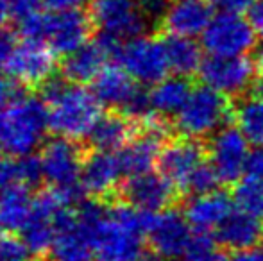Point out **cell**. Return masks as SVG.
<instances>
[{
	"instance_id": "1",
	"label": "cell",
	"mask_w": 263,
	"mask_h": 261,
	"mask_svg": "<svg viewBox=\"0 0 263 261\" xmlns=\"http://www.w3.org/2000/svg\"><path fill=\"white\" fill-rule=\"evenodd\" d=\"M76 213L90 234L97 261H142L151 213L131 204L109 208L95 200L79 204Z\"/></svg>"
},
{
	"instance_id": "2",
	"label": "cell",
	"mask_w": 263,
	"mask_h": 261,
	"mask_svg": "<svg viewBox=\"0 0 263 261\" xmlns=\"http://www.w3.org/2000/svg\"><path fill=\"white\" fill-rule=\"evenodd\" d=\"M49 129L68 139L88 138L102 116V104L93 90L73 81H49L45 84Z\"/></svg>"
},
{
	"instance_id": "3",
	"label": "cell",
	"mask_w": 263,
	"mask_h": 261,
	"mask_svg": "<svg viewBox=\"0 0 263 261\" xmlns=\"http://www.w3.org/2000/svg\"><path fill=\"white\" fill-rule=\"evenodd\" d=\"M49 131L45 101L18 95L0 109V152L13 157L31 156L42 147Z\"/></svg>"
},
{
	"instance_id": "4",
	"label": "cell",
	"mask_w": 263,
	"mask_h": 261,
	"mask_svg": "<svg viewBox=\"0 0 263 261\" xmlns=\"http://www.w3.org/2000/svg\"><path fill=\"white\" fill-rule=\"evenodd\" d=\"M233 109L228 95L202 84L192 90L186 104L176 115V129L188 138H208L233 118Z\"/></svg>"
},
{
	"instance_id": "5",
	"label": "cell",
	"mask_w": 263,
	"mask_h": 261,
	"mask_svg": "<svg viewBox=\"0 0 263 261\" xmlns=\"http://www.w3.org/2000/svg\"><path fill=\"white\" fill-rule=\"evenodd\" d=\"M102 106L113 108L127 115L129 118L145 122L156 115L151 106L149 93L136 86L135 79L125 72L124 66L106 65L104 70L93 79V88Z\"/></svg>"
},
{
	"instance_id": "6",
	"label": "cell",
	"mask_w": 263,
	"mask_h": 261,
	"mask_svg": "<svg viewBox=\"0 0 263 261\" xmlns=\"http://www.w3.org/2000/svg\"><path fill=\"white\" fill-rule=\"evenodd\" d=\"M6 75L16 84L40 86L47 84L55 70V50L45 39L22 38L11 43L0 61Z\"/></svg>"
},
{
	"instance_id": "7",
	"label": "cell",
	"mask_w": 263,
	"mask_h": 261,
	"mask_svg": "<svg viewBox=\"0 0 263 261\" xmlns=\"http://www.w3.org/2000/svg\"><path fill=\"white\" fill-rule=\"evenodd\" d=\"M38 157L43 181L49 183L50 188L79 195L84 157L76 139L55 136L42 147Z\"/></svg>"
},
{
	"instance_id": "8",
	"label": "cell",
	"mask_w": 263,
	"mask_h": 261,
	"mask_svg": "<svg viewBox=\"0 0 263 261\" xmlns=\"http://www.w3.org/2000/svg\"><path fill=\"white\" fill-rule=\"evenodd\" d=\"M117 57L125 72L140 84H156L170 70L165 42L153 36H135L118 47Z\"/></svg>"
},
{
	"instance_id": "9",
	"label": "cell",
	"mask_w": 263,
	"mask_h": 261,
	"mask_svg": "<svg viewBox=\"0 0 263 261\" xmlns=\"http://www.w3.org/2000/svg\"><path fill=\"white\" fill-rule=\"evenodd\" d=\"M88 14L101 36L118 43L143 34L149 22L140 0H90Z\"/></svg>"
},
{
	"instance_id": "10",
	"label": "cell",
	"mask_w": 263,
	"mask_h": 261,
	"mask_svg": "<svg viewBox=\"0 0 263 261\" xmlns=\"http://www.w3.org/2000/svg\"><path fill=\"white\" fill-rule=\"evenodd\" d=\"M251 20L235 13H218L202 32V47L211 56H246L256 45Z\"/></svg>"
},
{
	"instance_id": "11",
	"label": "cell",
	"mask_w": 263,
	"mask_h": 261,
	"mask_svg": "<svg viewBox=\"0 0 263 261\" xmlns=\"http://www.w3.org/2000/svg\"><path fill=\"white\" fill-rule=\"evenodd\" d=\"M256 63L247 56H211L202 59L199 77L202 84L228 95L240 97L247 93L254 83Z\"/></svg>"
},
{
	"instance_id": "12",
	"label": "cell",
	"mask_w": 263,
	"mask_h": 261,
	"mask_svg": "<svg viewBox=\"0 0 263 261\" xmlns=\"http://www.w3.org/2000/svg\"><path fill=\"white\" fill-rule=\"evenodd\" d=\"M143 129L136 138H131L125 147L118 150L124 174L136 175L151 172L158 163L161 149L165 147L166 126L159 115H153L142 122Z\"/></svg>"
},
{
	"instance_id": "13",
	"label": "cell",
	"mask_w": 263,
	"mask_h": 261,
	"mask_svg": "<svg viewBox=\"0 0 263 261\" xmlns=\"http://www.w3.org/2000/svg\"><path fill=\"white\" fill-rule=\"evenodd\" d=\"M249 139L238 127L224 126L210 136L208 156L222 183H236L249 156Z\"/></svg>"
},
{
	"instance_id": "14",
	"label": "cell",
	"mask_w": 263,
	"mask_h": 261,
	"mask_svg": "<svg viewBox=\"0 0 263 261\" xmlns=\"http://www.w3.org/2000/svg\"><path fill=\"white\" fill-rule=\"evenodd\" d=\"M192 234L194 231L190 222L181 213L174 209L151 213L147 238H149L151 249L166 261L183 259Z\"/></svg>"
},
{
	"instance_id": "15",
	"label": "cell",
	"mask_w": 263,
	"mask_h": 261,
	"mask_svg": "<svg viewBox=\"0 0 263 261\" xmlns=\"http://www.w3.org/2000/svg\"><path fill=\"white\" fill-rule=\"evenodd\" d=\"M91 25L90 14L79 9V6L52 9V13H47L43 39L52 47L55 54L68 56L88 42Z\"/></svg>"
},
{
	"instance_id": "16",
	"label": "cell",
	"mask_w": 263,
	"mask_h": 261,
	"mask_svg": "<svg viewBox=\"0 0 263 261\" xmlns=\"http://www.w3.org/2000/svg\"><path fill=\"white\" fill-rule=\"evenodd\" d=\"M204 145L197 138H177L161 149L158 159L159 172L176 185L179 192H186V185L194 172L204 163Z\"/></svg>"
},
{
	"instance_id": "17",
	"label": "cell",
	"mask_w": 263,
	"mask_h": 261,
	"mask_svg": "<svg viewBox=\"0 0 263 261\" xmlns=\"http://www.w3.org/2000/svg\"><path fill=\"white\" fill-rule=\"evenodd\" d=\"M122 195L125 202L147 213H158L168 209L176 200L179 190L170 179L159 172H143V174L129 175L127 181L122 185Z\"/></svg>"
},
{
	"instance_id": "18",
	"label": "cell",
	"mask_w": 263,
	"mask_h": 261,
	"mask_svg": "<svg viewBox=\"0 0 263 261\" xmlns=\"http://www.w3.org/2000/svg\"><path fill=\"white\" fill-rule=\"evenodd\" d=\"M52 261H90L93 258L91 238L77 218L76 209L66 208L58 216V231L50 245Z\"/></svg>"
},
{
	"instance_id": "19",
	"label": "cell",
	"mask_w": 263,
	"mask_h": 261,
	"mask_svg": "<svg viewBox=\"0 0 263 261\" xmlns=\"http://www.w3.org/2000/svg\"><path fill=\"white\" fill-rule=\"evenodd\" d=\"M122 175L125 174L118 154L95 149L84 157L81 188L91 197H107L120 186Z\"/></svg>"
},
{
	"instance_id": "20",
	"label": "cell",
	"mask_w": 263,
	"mask_h": 261,
	"mask_svg": "<svg viewBox=\"0 0 263 261\" xmlns=\"http://www.w3.org/2000/svg\"><path fill=\"white\" fill-rule=\"evenodd\" d=\"M120 43L106 36H99L97 42H86L83 47L70 52L63 63V73L73 83H93V79L104 70L109 54H117Z\"/></svg>"
},
{
	"instance_id": "21",
	"label": "cell",
	"mask_w": 263,
	"mask_h": 261,
	"mask_svg": "<svg viewBox=\"0 0 263 261\" xmlns=\"http://www.w3.org/2000/svg\"><path fill=\"white\" fill-rule=\"evenodd\" d=\"M211 13L213 9L206 0H176L170 4L161 25L168 34L194 38L208 27Z\"/></svg>"
},
{
	"instance_id": "22",
	"label": "cell",
	"mask_w": 263,
	"mask_h": 261,
	"mask_svg": "<svg viewBox=\"0 0 263 261\" xmlns=\"http://www.w3.org/2000/svg\"><path fill=\"white\" fill-rule=\"evenodd\" d=\"M233 202L235 200H231V197L218 190L199 193L184 206V216L197 231L218 229V226L233 213Z\"/></svg>"
},
{
	"instance_id": "23",
	"label": "cell",
	"mask_w": 263,
	"mask_h": 261,
	"mask_svg": "<svg viewBox=\"0 0 263 261\" xmlns=\"http://www.w3.org/2000/svg\"><path fill=\"white\" fill-rule=\"evenodd\" d=\"M263 240V220L246 211H233L217 229V242L231 251L256 247Z\"/></svg>"
},
{
	"instance_id": "24",
	"label": "cell",
	"mask_w": 263,
	"mask_h": 261,
	"mask_svg": "<svg viewBox=\"0 0 263 261\" xmlns=\"http://www.w3.org/2000/svg\"><path fill=\"white\" fill-rule=\"evenodd\" d=\"M133 134H135L133 118H129L124 113H109L99 118L88 139L95 149L115 152L127 145Z\"/></svg>"
},
{
	"instance_id": "25",
	"label": "cell",
	"mask_w": 263,
	"mask_h": 261,
	"mask_svg": "<svg viewBox=\"0 0 263 261\" xmlns=\"http://www.w3.org/2000/svg\"><path fill=\"white\" fill-rule=\"evenodd\" d=\"M34 198L29 186L16 183L0 192V227L6 231H20L32 213Z\"/></svg>"
},
{
	"instance_id": "26",
	"label": "cell",
	"mask_w": 263,
	"mask_h": 261,
	"mask_svg": "<svg viewBox=\"0 0 263 261\" xmlns=\"http://www.w3.org/2000/svg\"><path fill=\"white\" fill-rule=\"evenodd\" d=\"M190 93L192 86L184 75L165 77L154 84L153 91L149 93L151 106L159 116L177 115L181 108L186 104Z\"/></svg>"
},
{
	"instance_id": "27",
	"label": "cell",
	"mask_w": 263,
	"mask_h": 261,
	"mask_svg": "<svg viewBox=\"0 0 263 261\" xmlns=\"http://www.w3.org/2000/svg\"><path fill=\"white\" fill-rule=\"evenodd\" d=\"M163 42H165L170 70L176 75L188 77L192 73L199 72L202 65V54L201 47L194 39L188 38V36L168 34Z\"/></svg>"
},
{
	"instance_id": "28",
	"label": "cell",
	"mask_w": 263,
	"mask_h": 261,
	"mask_svg": "<svg viewBox=\"0 0 263 261\" xmlns=\"http://www.w3.org/2000/svg\"><path fill=\"white\" fill-rule=\"evenodd\" d=\"M233 118L249 143L263 147V95L243 97L233 109Z\"/></svg>"
},
{
	"instance_id": "29",
	"label": "cell",
	"mask_w": 263,
	"mask_h": 261,
	"mask_svg": "<svg viewBox=\"0 0 263 261\" xmlns=\"http://www.w3.org/2000/svg\"><path fill=\"white\" fill-rule=\"evenodd\" d=\"M233 200L242 211L263 220V179L243 177L233 190Z\"/></svg>"
},
{
	"instance_id": "30",
	"label": "cell",
	"mask_w": 263,
	"mask_h": 261,
	"mask_svg": "<svg viewBox=\"0 0 263 261\" xmlns=\"http://www.w3.org/2000/svg\"><path fill=\"white\" fill-rule=\"evenodd\" d=\"M217 236H211L210 231H194L188 247L184 251V261H206L215 254V245H217Z\"/></svg>"
},
{
	"instance_id": "31",
	"label": "cell",
	"mask_w": 263,
	"mask_h": 261,
	"mask_svg": "<svg viewBox=\"0 0 263 261\" xmlns=\"http://www.w3.org/2000/svg\"><path fill=\"white\" fill-rule=\"evenodd\" d=\"M220 177H218L217 170L211 167V163H202L197 170L194 172V175L190 177L186 185V192L194 193V195H199V193H208L213 192V190L218 188L220 185Z\"/></svg>"
},
{
	"instance_id": "32",
	"label": "cell",
	"mask_w": 263,
	"mask_h": 261,
	"mask_svg": "<svg viewBox=\"0 0 263 261\" xmlns=\"http://www.w3.org/2000/svg\"><path fill=\"white\" fill-rule=\"evenodd\" d=\"M29 247L22 236L4 234L0 236V261H25L29 259Z\"/></svg>"
},
{
	"instance_id": "33",
	"label": "cell",
	"mask_w": 263,
	"mask_h": 261,
	"mask_svg": "<svg viewBox=\"0 0 263 261\" xmlns=\"http://www.w3.org/2000/svg\"><path fill=\"white\" fill-rule=\"evenodd\" d=\"M43 179L42 174V165H40V157L24 156L18 157V181L25 186H34Z\"/></svg>"
},
{
	"instance_id": "34",
	"label": "cell",
	"mask_w": 263,
	"mask_h": 261,
	"mask_svg": "<svg viewBox=\"0 0 263 261\" xmlns=\"http://www.w3.org/2000/svg\"><path fill=\"white\" fill-rule=\"evenodd\" d=\"M16 183H20L18 181V161L13 159V156L0 152V192Z\"/></svg>"
},
{
	"instance_id": "35",
	"label": "cell",
	"mask_w": 263,
	"mask_h": 261,
	"mask_svg": "<svg viewBox=\"0 0 263 261\" xmlns=\"http://www.w3.org/2000/svg\"><path fill=\"white\" fill-rule=\"evenodd\" d=\"M40 13H43V0H14L13 18L16 24Z\"/></svg>"
},
{
	"instance_id": "36",
	"label": "cell",
	"mask_w": 263,
	"mask_h": 261,
	"mask_svg": "<svg viewBox=\"0 0 263 261\" xmlns=\"http://www.w3.org/2000/svg\"><path fill=\"white\" fill-rule=\"evenodd\" d=\"M210 7L217 13H235L240 14L243 11H249L256 0H206Z\"/></svg>"
},
{
	"instance_id": "37",
	"label": "cell",
	"mask_w": 263,
	"mask_h": 261,
	"mask_svg": "<svg viewBox=\"0 0 263 261\" xmlns=\"http://www.w3.org/2000/svg\"><path fill=\"white\" fill-rule=\"evenodd\" d=\"M170 0H140V6L149 22H161L170 7Z\"/></svg>"
},
{
	"instance_id": "38",
	"label": "cell",
	"mask_w": 263,
	"mask_h": 261,
	"mask_svg": "<svg viewBox=\"0 0 263 261\" xmlns=\"http://www.w3.org/2000/svg\"><path fill=\"white\" fill-rule=\"evenodd\" d=\"M243 175L253 179H263V147L251 150L243 168Z\"/></svg>"
},
{
	"instance_id": "39",
	"label": "cell",
	"mask_w": 263,
	"mask_h": 261,
	"mask_svg": "<svg viewBox=\"0 0 263 261\" xmlns=\"http://www.w3.org/2000/svg\"><path fill=\"white\" fill-rule=\"evenodd\" d=\"M18 97L16 83L9 75H0V109L6 108L7 104Z\"/></svg>"
},
{
	"instance_id": "40",
	"label": "cell",
	"mask_w": 263,
	"mask_h": 261,
	"mask_svg": "<svg viewBox=\"0 0 263 261\" xmlns=\"http://www.w3.org/2000/svg\"><path fill=\"white\" fill-rule=\"evenodd\" d=\"M249 20L256 32L263 36V0H256L249 9Z\"/></svg>"
},
{
	"instance_id": "41",
	"label": "cell",
	"mask_w": 263,
	"mask_h": 261,
	"mask_svg": "<svg viewBox=\"0 0 263 261\" xmlns=\"http://www.w3.org/2000/svg\"><path fill=\"white\" fill-rule=\"evenodd\" d=\"M231 261H263V247H251L246 251H238Z\"/></svg>"
},
{
	"instance_id": "42",
	"label": "cell",
	"mask_w": 263,
	"mask_h": 261,
	"mask_svg": "<svg viewBox=\"0 0 263 261\" xmlns=\"http://www.w3.org/2000/svg\"><path fill=\"white\" fill-rule=\"evenodd\" d=\"M13 6L14 0H0V24L13 18Z\"/></svg>"
},
{
	"instance_id": "43",
	"label": "cell",
	"mask_w": 263,
	"mask_h": 261,
	"mask_svg": "<svg viewBox=\"0 0 263 261\" xmlns=\"http://www.w3.org/2000/svg\"><path fill=\"white\" fill-rule=\"evenodd\" d=\"M83 0H49L52 9H66V7H77Z\"/></svg>"
},
{
	"instance_id": "44",
	"label": "cell",
	"mask_w": 263,
	"mask_h": 261,
	"mask_svg": "<svg viewBox=\"0 0 263 261\" xmlns=\"http://www.w3.org/2000/svg\"><path fill=\"white\" fill-rule=\"evenodd\" d=\"M9 45H11L9 39H7L4 34H0V61H2V57H4V56H6L7 49H9Z\"/></svg>"
},
{
	"instance_id": "45",
	"label": "cell",
	"mask_w": 263,
	"mask_h": 261,
	"mask_svg": "<svg viewBox=\"0 0 263 261\" xmlns=\"http://www.w3.org/2000/svg\"><path fill=\"white\" fill-rule=\"evenodd\" d=\"M254 63H256V68L263 73V43L256 49V59H254Z\"/></svg>"
},
{
	"instance_id": "46",
	"label": "cell",
	"mask_w": 263,
	"mask_h": 261,
	"mask_svg": "<svg viewBox=\"0 0 263 261\" xmlns=\"http://www.w3.org/2000/svg\"><path fill=\"white\" fill-rule=\"evenodd\" d=\"M142 261H166V259L163 258V256H159L158 252L151 251V252H145V254H143Z\"/></svg>"
},
{
	"instance_id": "47",
	"label": "cell",
	"mask_w": 263,
	"mask_h": 261,
	"mask_svg": "<svg viewBox=\"0 0 263 261\" xmlns=\"http://www.w3.org/2000/svg\"><path fill=\"white\" fill-rule=\"evenodd\" d=\"M206 261H229L228 258H224V256H218V254H213L211 258H208Z\"/></svg>"
},
{
	"instance_id": "48",
	"label": "cell",
	"mask_w": 263,
	"mask_h": 261,
	"mask_svg": "<svg viewBox=\"0 0 263 261\" xmlns=\"http://www.w3.org/2000/svg\"><path fill=\"white\" fill-rule=\"evenodd\" d=\"M25 261H49V259H43V258H31V259H25ZM52 261V259H50Z\"/></svg>"
},
{
	"instance_id": "49",
	"label": "cell",
	"mask_w": 263,
	"mask_h": 261,
	"mask_svg": "<svg viewBox=\"0 0 263 261\" xmlns=\"http://www.w3.org/2000/svg\"><path fill=\"white\" fill-rule=\"evenodd\" d=\"M260 93L263 95V84H261V86H260Z\"/></svg>"
}]
</instances>
